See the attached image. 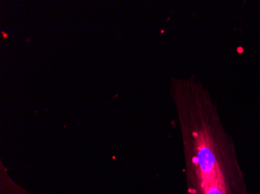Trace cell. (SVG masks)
<instances>
[{
  "instance_id": "6da1fadb",
  "label": "cell",
  "mask_w": 260,
  "mask_h": 194,
  "mask_svg": "<svg viewBox=\"0 0 260 194\" xmlns=\"http://www.w3.org/2000/svg\"><path fill=\"white\" fill-rule=\"evenodd\" d=\"M197 139L198 152L196 158V162L200 168L199 176L200 186L202 189L206 185L211 183L212 181H214L223 173H222L218 163L216 162L215 156L205 135L202 134L197 137Z\"/></svg>"
},
{
  "instance_id": "7a4b0ae2",
  "label": "cell",
  "mask_w": 260,
  "mask_h": 194,
  "mask_svg": "<svg viewBox=\"0 0 260 194\" xmlns=\"http://www.w3.org/2000/svg\"><path fill=\"white\" fill-rule=\"evenodd\" d=\"M203 194H232L230 185L222 174L201 189Z\"/></svg>"
}]
</instances>
